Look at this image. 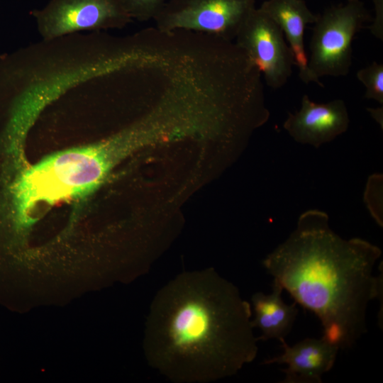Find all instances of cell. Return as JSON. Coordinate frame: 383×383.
<instances>
[{"instance_id": "cell-6", "label": "cell", "mask_w": 383, "mask_h": 383, "mask_svg": "<svg viewBox=\"0 0 383 383\" xmlns=\"http://www.w3.org/2000/svg\"><path fill=\"white\" fill-rule=\"evenodd\" d=\"M31 15L42 40L122 29L133 20L121 0H50Z\"/></svg>"}, {"instance_id": "cell-4", "label": "cell", "mask_w": 383, "mask_h": 383, "mask_svg": "<svg viewBox=\"0 0 383 383\" xmlns=\"http://www.w3.org/2000/svg\"><path fill=\"white\" fill-rule=\"evenodd\" d=\"M372 16L361 0H346L318 14L310 41L308 67L314 82L322 77H344L353 63V40Z\"/></svg>"}, {"instance_id": "cell-12", "label": "cell", "mask_w": 383, "mask_h": 383, "mask_svg": "<svg viewBox=\"0 0 383 383\" xmlns=\"http://www.w3.org/2000/svg\"><path fill=\"white\" fill-rule=\"evenodd\" d=\"M356 77L366 89L365 98L383 106V65L374 61L359 70Z\"/></svg>"}, {"instance_id": "cell-10", "label": "cell", "mask_w": 383, "mask_h": 383, "mask_svg": "<svg viewBox=\"0 0 383 383\" xmlns=\"http://www.w3.org/2000/svg\"><path fill=\"white\" fill-rule=\"evenodd\" d=\"M260 9L282 29L299 69V78L306 84L315 83L308 67L304 37L307 25L314 23L318 15L309 9L304 0H267Z\"/></svg>"}, {"instance_id": "cell-11", "label": "cell", "mask_w": 383, "mask_h": 383, "mask_svg": "<svg viewBox=\"0 0 383 383\" xmlns=\"http://www.w3.org/2000/svg\"><path fill=\"white\" fill-rule=\"evenodd\" d=\"M283 289L282 285L273 279L270 294L258 292L251 297V307L255 313L251 323L253 328H258L261 333L257 337L258 340H284L294 326L299 310L296 302L287 304L283 301Z\"/></svg>"}, {"instance_id": "cell-9", "label": "cell", "mask_w": 383, "mask_h": 383, "mask_svg": "<svg viewBox=\"0 0 383 383\" xmlns=\"http://www.w3.org/2000/svg\"><path fill=\"white\" fill-rule=\"evenodd\" d=\"M283 353L264 360V365L285 364L284 383H321L333 367L339 348L323 336L305 338L294 345L280 341Z\"/></svg>"}, {"instance_id": "cell-8", "label": "cell", "mask_w": 383, "mask_h": 383, "mask_svg": "<svg viewBox=\"0 0 383 383\" xmlns=\"http://www.w3.org/2000/svg\"><path fill=\"white\" fill-rule=\"evenodd\" d=\"M349 123V114L343 100L319 104L304 94L300 109L288 113L283 128L296 142L318 148L345 133Z\"/></svg>"}, {"instance_id": "cell-13", "label": "cell", "mask_w": 383, "mask_h": 383, "mask_svg": "<svg viewBox=\"0 0 383 383\" xmlns=\"http://www.w3.org/2000/svg\"><path fill=\"white\" fill-rule=\"evenodd\" d=\"M132 19L141 22L153 20L166 0H121Z\"/></svg>"}, {"instance_id": "cell-7", "label": "cell", "mask_w": 383, "mask_h": 383, "mask_svg": "<svg viewBox=\"0 0 383 383\" xmlns=\"http://www.w3.org/2000/svg\"><path fill=\"white\" fill-rule=\"evenodd\" d=\"M235 40L270 88L277 89L287 82L295 65L294 56L282 29L265 12L252 10Z\"/></svg>"}, {"instance_id": "cell-16", "label": "cell", "mask_w": 383, "mask_h": 383, "mask_svg": "<svg viewBox=\"0 0 383 383\" xmlns=\"http://www.w3.org/2000/svg\"><path fill=\"white\" fill-rule=\"evenodd\" d=\"M368 112L372 118L383 128V106L377 108H368Z\"/></svg>"}, {"instance_id": "cell-3", "label": "cell", "mask_w": 383, "mask_h": 383, "mask_svg": "<svg viewBox=\"0 0 383 383\" xmlns=\"http://www.w3.org/2000/svg\"><path fill=\"white\" fill-rule=\"evenodd\" d=\"M153 141L147 126L133 122L105 139L19 171L0 191V250L21 253L32 228L50 207L94 190L120 161Z\"/></svg>"}, {"instance_id": "cell-5", "label": "cell", "mask_w": 383, "mask_h": 383, "mask_svg": "<svg viewBox=\"0 0 383 383\" xmlns=\"http://www.w3.org/2000/svg\"><path fill=\"white\" fill-rule=\"evenodd\" d=\"M255 0H169L153 19L165 32L187 30L235 40Z\"/></svg>"}, {"instance_id": "cell-2", "label": "cell", "mask_w": 383, "mask_h": 383, "mask_svg": "<svg viewBox=\"0 0 383 383\" xmlns=\"http://www.w3.org/2000/svg\"><path fill=\"white\" fill-rule=\"evenodd\" d=\"M381 255L364 239L343 238L331 228L326 212L310 209L262 265L296 303L315 313L323 337L347 350L367 331L370 301L382 298V273L374 274Z\"/></svg>"}, {"instance_id": "cell-1", "label": "cell", "mask_w": 383, "mask_h": 383, "mask_svg": "<svg viewBox=\"0 0 383 383\" xmlns=\"http://www.w3.org/2000/svg\"><path fill=\"white\" fill-rule=\"evenodd\" d=\"M251 304L214 269L186 271L160 289L146 318L148 365L174 383L236 374L257 356Z\"/></svg>"}, {"instance_id": "cell-14", "label": "cell", "mask_w": 383, "mask_h": 383, "mask_svg": "<svg viewBox=\"0 0 383 383\" xmlns=\"http://www.w3.org/2000/svg\"><path fill=\"white\" fill-rule=\"evenodd\" d=\"M382 176L374 174L367 181L365 201L377 223L382 226Z\"/></svg>"}, {"instance_id": "cell-15", "label": "cell", "mask_w": 383, "mask_h": 383, "mask_svg": "<svg viewBox=\"0 0 383 383\" xmlns=\"http://www.w3.org/2000/svg\"><path fill=\"white\" fill-rule=\"evenodd\" d=\"M374 18L370 26L371 33L377 39L383 40V0H372Z\"/></svg>"}]
</instances>
